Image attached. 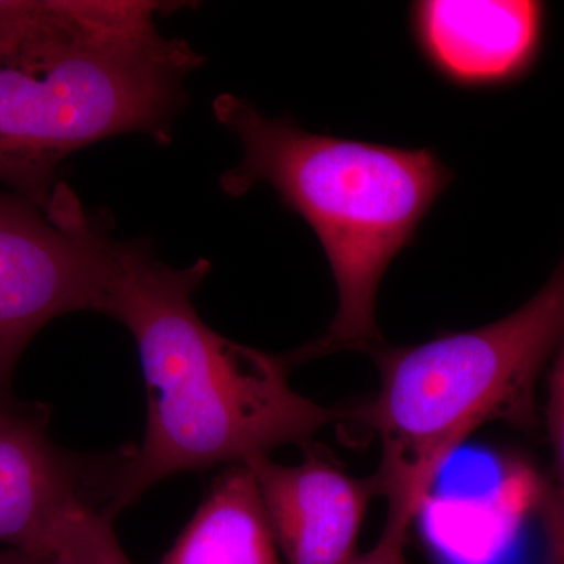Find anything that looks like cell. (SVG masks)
I'll return each instance as SVG.
<instances>
[{
	"label": "cell",
	"instance_id": "cell-1",
	"mask_svg": "<svg viewBox=\"0 0 564 564\" xmlns=\"http://www.w3.org/2000/svg\"><path fill=\"white\" fill-rule=\"evenodd\" d=\"M210 267L198 259L174 269L140 240L107 243L99 313L132 334L147 388V432L115 473L102 511L110 519L174 475L247 464L356 419L355 411L293 391L285 358L234 343L204 323L193 293Z\"/></svg>",
	"mask_w": 564,
	"mask_h": 564
},
{
	"label": "cell",
	"instance_id": "cell-2",
	"mask_svg": "<svg viewBox=\"0 0 564 564\" xmlns=\"http://www.w3.org/2000/svg\"><path fill=\"white\" fill-rule=\"evenodd\" d=\"M165 3L36 0L0 40V184L50 209L58 169L110 137L170 144L204 57L155 24Z\"/></svg>",
	"mask_w": 564,
	"mask_h": 564
},
{
	"label": "cell",
	"instance_id": "cell-3",
	"mask_svg": "<svg viewBox=\"0 0 564 564\" xmlns=\"http://www.w3.org/2000/svg\"><path fill=\"white\" fill-rule=\"evenodd\" d=\"M215 120L243 147L221 191L243 196L269 185L285 209L317 236L337 288V311L326 332L285 356L289 366L345 350L383 345L377 296L393 259L413 245L419 226L452 181L432 150H406L337 139L303 129L291 118H269L254 104L220 95Z\"/></svg>",
	"mask_w": 564,
	"mask_h": 564
},
{
	"label": "cell",
	"instance_id": "cell-4",
	"mask_svg": "<svg viewBox=\"0 0 564 564\" xmlns=\"http://www.w3.org/2000/svg\"><path fill=\"white\" fill-rule=\"evenodd\" d=\"M563 336L564 258L533 299L500 321L369 352L381 388L356 419L380 440L372 477L388 502L386 524L410 530L447 459L485 423L532 429L534 389Z\"/></svg>",
	"mask_w": 564,
	"mask_h": 564
},
{
	"label": "cell",
	"instance_id": "cell-5",
	"mask_svg": "<svg viewBox=\"0 0 564 564\" xmlns=\"http://www.w3.org/2000/svg\"><path fill=\"white\" fill-rule=\"evenodd\" d=\"M109 229L61 184L44 212L0 193V395L22 351L44 325L101 311Z\"/></svg>",
	"mask_w": 564,
	"mask_h": 564
},
{
	"label": "cell",
	"instance_id": "cell-6",
	"mask_svg": "<svg viewBox=\"0 0 564 564\" xmlns=\"http://www.w3.org/2000/svg\"><path fill=\"white\" fill-rule=\"evenodd\" d=\"M50 410L0 395V549L51 556L63 511L84 502L104 511L121 456L76 458L52 443Z\"/></svg>",
	"mask_w": 564,
	"mask_h": 564
},
{
	"label": "cell",
	"instance_id": "cell-7",
	"mask_svg": "<svg viewBox=\"0 0 564 564\" xmlns=\"http://www.w3.org/2000/svg\"><path fill=\"white\" fill-rule=\"evenodd\" d=\"M415 46L444 80L484 90L527 77L543 50L544 3L422 0L411 6Z\"/></svg>",
	"mask_w": 564,
	"mask_h": 564
},
{
	"label": "cell",
	"instance_id": "cell-8",
	"mask_svg": "<svg viewBox=\"0 0 564 564\" xmlns=\"http://www.w3.org/2000/svg\"><path fill=\"white\" fill-rule=\"evenodd\" d=\"M304 462L284 466L270 456L247 463L285 564H348L370 500L373 477H351L304 444Z\"/></svg>",
	"mask_w": 564,
	"mask_h": 564
},
{
	"label": "cell",
	"instance_id": "cell-9",
	"mask_svg": "<svg viewBox=\"0 0 564 564\" xmlns=\"http://www.w3.org/2000/svg\"><path fill=\"white\" fill-rule=\"evenodd\" d=\"M280 556L254 475L232 464L159 564H281Z\"/></svg>",
	"mask_w": 564,
	"mask_h": 564
},
{
	"label": "cell",
	"instance_id": "cell-10",
	"mask_svg": "<svg viewBox=\"0 0 564 564\" xmlns=\"http://www.w3.org/2000/svg\"><path fill=\"white\" fill-rule=\"evenodd\" d=\"M51 556L55 564H132L109 516L84 502L70 505L55 522Z\"/></svg>",
	"mask_w": 564,
	"mask_h": 564
},
{
	"label": "cell",
	"instance_id": "cell-11",
	"mask_svg": "<svg viewBox=\"0 0 564 564\" xmlns=\"http://www.w3.org/2000/svg\"><path fill=\"white\" fill-rule=\"evenodd\" d=\"M545 425L554 452L556 485L564 486V336L552 356Z\"/></svg>",
	"mask_w": 564,
	"mask_h": 564
},
{
	"label": "cell",
	"instance_id": "cell-12",
	"mask_svg": "<svg viewBox=\"0 0 564 564\" xmlns=\"http://www.w3.org/2000/svg\"><path fill=\"white\" fill-rule=\"evenodd\" d=\"M544 534L543 564H564V486L555 485L541 503Z\"/></svg>",
	"mask_w": 564,
	"mask_h": 564
},
{
	"label": "cell",
	"instance_id": "cell-13",
	"mask_svg": "<svg viewBox=\"0 0 564 564\" xmlns=\"http://www.w3.org/2000/svg\"><path fill=\"white\" fill-rule=\"evenodd\" d=\"M408 530L384 524L377 544L364 555H356L348 564H410L406 547Z\"/></svg>",
	"mask_w": 564,
	"mask_h": 564
},
{
	"label": "cell",
	"instance_id": "cell-14",
	"mask_svg": "<svg viewBox=\"0 0 564 564\" xmlns=\"http://www.w3.org/2000/svg\"><path fill=\"white\" fill-rule=\"evenodd\" d=\"M0 564H55L52 556H40L17 551V549H0Z\"/></svg>",
	"mask_w": 564,
	"mask_h": 564
}]
</instances>
